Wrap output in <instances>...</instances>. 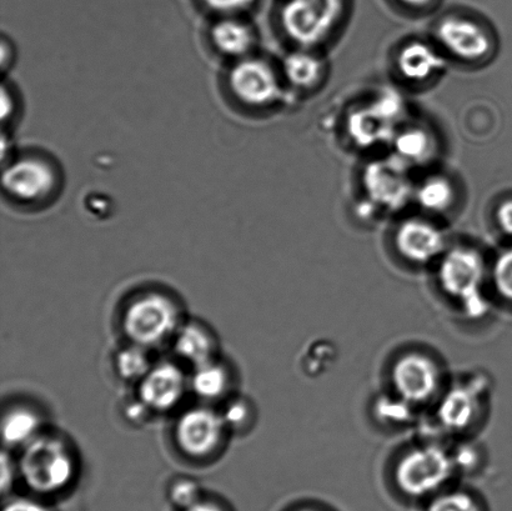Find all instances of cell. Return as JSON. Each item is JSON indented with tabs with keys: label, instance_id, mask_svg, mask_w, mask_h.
Wrapping results in <instances>:
<instances>
[{
	"label": "cell",
	"instance_id": "cell-33",
	"mask_svg": "<svg viewBox=\"0 0 512 511\" xmlns=\"http://www.w3.org/2000/svg\"><path fill=\"white\" fill-rule=\"evenodd\" d=\"M255 0H203L209 9L218 13H237L242 10L248 9L253 5Z\"/></svg>",
	"mask_w": 512,
	"mask_h": 511
},
{
	"label": "cell",
	"instance_id": "cell-38",
	"mask_svg": "<svg viewBox=\"0 0 512 511\" xmlns=\"http://www.w3.org/2000/svg\"><path fill=\"white\" fill-rule=\"evenodd\" d=\"M401 4L406 5V7L413 9H423L428 7L434 0H399Z\"/></svg>",
	"mask_w": 512,
	"mask_h": 511
},
{
	"label": "cell",
	"instance_id": "cell-13",
	"mask_svg": "<svg viewBox=\"0 0 512 511\" xmlns=\"http://www.w3.org/2000/svg\"><path fill=\"white\" fill-rule=\"evenodd\" d=\"M394 244L400 257L414 265L438 263L448 249L443 229L423 218H409L400 223Z\"/></svg>",
	"mask_w": 512,
	"mask_h": 511
},
{
	"label": "cell",
	"instance_id": "cell-14",
	"mask_svg": "<svg viewBox=\"0 0 512 511\" xmlns=\"http://www.w3.org/2000/svg\"><path fill=\"white\" fill-rule=\"evenodd\" d=\"M436 38L441 48L463 62H483L493 52L489 33L469 18L456 15L444 18L436 28Z\"/></svg>",
	"mask_w": 512,
	"mask_h": 511
},
{
	"label": "cell",
	"instance_id": "cell-29",
	"mask_svg": "<svg viewBox=\"0 0 512 511\" xmlns=\"http://www.w3.org/2000/svg\"><path fill=\"white\" fill-rule=\"evenodd\" d=\"M496 294L512 303V248L504 250L490 263V283Z\"/></svg>",
	"mask_w": 512,
	"mask_h": 511
},
{
	"label": "cell",
	"instance_id": "cell-8",
	"mask_svg": "<svg viewBox=\"0 0 512 511\" xmlns=\"http://www.w3.org/2000/svg\"><path fill=\"white\" fill-rule=\"evenodd\" d=\"M489 395L490 383L484 375L456 382L440 395L436 420L446 433L468 434L480 423Z\"/></svg>",
	"mask_w": 512,
	"mask_h": 511
},
{
	"label": "cell",
	"instance_id": "cell-19",
	"mask_svg": "<svg viewBox=\"0 0 512 511\" xmlns=\"http://www.w3.org/2000/svg\"><path fill=\"white\" fill-rule=\"evenodd\" d=\"M44 425L42 414L27 404H15L4 412L2 437L4 447L10 450L22 449L38 437Z\"/></svg>",
	"mask_w": 512,
	"mask_h": 511
},
{
	"label": "cell",
	"instance_id": "cell-27",
	"mask_svg": "<svg viewBox=\"0 0 512 511\" xmlns=\"http://www.w3.org/2000/svg\"><path fill=\"white\" fill-rule=\"evenodd\" d=\"M414 405L405 402L395 393L384 394L374 404L375 417L390 427H405L413 422Z\"/></svg>",
	"mask_w": 512,
	"mask_h": 511
},
{
	"label": "cell",
	"instance_id": "cell-1",
	"mask_svg": "<svg viewBox=\"0 0 512 511\" xmlns=\"http://www.w3.org/2000/svg\"><path fill=\"white\" fill-rule=\"evenodd\" d=\"M19 478L39 495L63 493L77 478L78 454L67 435L45 428L20 449Z\"/></svg>",
	"mask_w": 512,
	"mask_h": 511
},
{
	"label": "cell",
	"instance_id": "cell-21",
	"mask_svg": "<svg viewBox=\"0 0 512 511\" xmlns=\"http://www.w3.org/2000/svg\"><path fill=\"white\" fill-rule=\"evenodd\" d=\"M214 47L229 57H243L254 44L249 25L237 19H223L215 23L210 32Z\"/></svg>",
	"mask_w": 512,
	"mask_h": 511
},
{
	"label": "cell",
	"instance_id": "cell-10",
	"mask_svg": "<svg viewBox=\"0 0 512 511\" xmlns=\"http://www.w3.org/2000/svg\"><path fill=\"white\" fill-rule=\"evenodd\" d=\"M410 167L391 155L373 160L363 172V187L369 203L389 212H398L414 198Z\"/></svg>",
	"mask_w": 512,
	"mask_h": 511
},
{
	"label": "cell",
	"instance_id": "cell-2",
	"mask_svg": "<svg viewBox=\"0 0 512 511\" xmlns=\"http://www.w3.org/2000/svg\"><path fill=\"white\" fill-rule=\"evenodd\" d=\"M438 264L440 292L465 318L478 320L489 313L485 285L490 283V263L478 249L454 245L446 249Z\"/></svg>",
	"mask_w": 512,
	"mask_h": 511
},
{
	"label": "cell",
	"instance_id": "cell-24",
	"mask_svg": "<svg viewBox=\"0 0 512 511\" xmlns=\"http://www.w3.org/2000/svg\"><path fill=\"white\" fill-rule=\"evenodd\" d=\"M414 198L421 209L433 214L449 212L456 199L453 183L444 177H430L415 188Z\"/></svg>",
	"mask_w": 512,
	"mask_h": 511
},
{
	"label": "cell",
	"instance_id": "cell-34",
	"mask_svg": "<svg viewBox=\"0 0 512 511\" xmlns=\"http://www.w3.org/2000/svg\"><path fill=\"white\" fill-rule=\"evenodd\" d=\"M495 218L501 233L512 239V199H506L499 204Z\"/></svg>",
	"mask_w": 512,
	"mask_h": 511
},
{
	"label": "cell",
	"instance_id": "cell-37",
	"mask_svg": "<svg viewBox=\"0 0 512 511\" xmlns=\"http://www.w3.org/2000/svg\"><path fill=\"white\" fill-rule=\"evenodd\" d=\"M2 110L3 122H5L9 115H12L13 113V99L12 97H9L7 89L5 88L2 90Z\"/></svg>",
	"mask_w": 512,
	"mask_h": 511
},
{
	"label": "cell",
	"instance_id": "cell-22",
	"mask_svg": "<svg viewBox=\"0 0 512 511\" xmlns=\"http://www.w3.org/2000/svg\"><path fill=\"white\" fill-rule=\"evenodd\" d=\"M283 72L294 88L310 90L323 78L324 64L310 49L301 48L284 59Z\"/></svg>",
	"mask_w": 512,
	"mask_h": 511
},
{
	"label": "cell",
	"instance_id": "cell-12",
	"mask_svg": "<svg viewBox=\"0 0 512 511\" xmlns=\"http://www.w3.org/2000/svg\"><path fill=\"white\" fill-rule=\"evenodd\" d=\"M229 85L240 102L264 108L279 102L281 87L274 69L264 60L243 59L229 75Z\"/></svg>",
	"mask_w": 512,
	"mask_h": 511
},
{
	"label": "cell",
	"instance_id": "cell-17",
	"mask_svg": "<svg viewBox=\"0 0 512 511\" xmlns=\"http://www.w3.org/2000/svg\"><path fill=\"white\" fill-rule=\"evenodd\" d=\"M396 67L408 82L426 83L444 72L446 59L433 44L413 40L400 49Z\"/></svg>",
	"mask_w": 512,
	"mask_h": 511
},
{
	"label": "cell",
	"instance_id": "cell-36",
	"mask_svg": "<svg viewBox=\"0 0 512 511\" xmlns=\"http://www.w3.org/2000/svg\"><path fill=\"white\" fill-rule=\"evenodd\" d=\"M184 511H229L224 507L222 503L217 502V500H212L208 498H204L200 500L199 503L193 505L192 508H189Z\"/></svg>",
	"mask_w": 512,
	"mask_h": 511
},
{
	"label": "cell",
	"instance_id": "cell-23",
	"mask_svg": "<svg viewBox=\"0 0 512 511\" xmlns=\"http://www.w3.org/2000/svg\"><path fill=\"white\" fill-rule=\"evenodd\" d=\"M150 349L128 342L114 355V369L123 382L139 384L153 368Z\"/></svg>",
	"mask_w": 512,
	"mask_h": 511
},
{
	"label": "cell",
	"instance_id": "cell-15",
	"mask_svg": "<svg viewBox=\"0 0 512 511\" xmlns=\"http://www.w3.org/2000/svg\"><path fill=\"white\" fill-rule=\"evenodd\" d=\"M2 183L10 197L22 202H39L52 194L57 174L45 160L24 158L4 170Z\"/></svg>",
	"mask_w": 512,
	"mask_h": 511
},
{
	"label": "cell",
	"instance_id": "cell-28",
	"mask_svg": "<svg viewBox=\"0 0 512 511\" xmlns=\"http://www.w3.org/2000/svg\"><path fill=\"white\" fill-rule=\"evenodd\" d=\"M168 498L173 507L184 511L192 508L205 497L202 485L198 480L190 477H178L169 484Z\"/></svg>",
	"mask_w": 512,
	"mask_h": 511
},
{
	"label": "cell",
	"instance_id": "cell-11",
	"mask_svg": "<svg viewBox=\"0 0 512 511\" xmlns=\"http://www.w3.org/2000/svg\"><path fill=\"white\" fill-rule=\"evenodd\" d=\"M190 392V373L185 372L180 362L163 360L138 384L137 397L152 410L154 415L174 412Z\"/></svg>",
	"mask_w": 512,
	"mask_h": 511
},
{
	"label": "cell",
	"instance_id": "cell-5",
	"mask_svg": "<svg viewBox=\"0 0 512 511\" xmlns=\"http://www.w3.org/2000/svg\"><path fill=\"white\" fill-rule=\"evenodd\" d=\"M345 7L346 0H285L281 29L300 48L318 47L338 27Z\"/></svg>",
	"mask_w": 512,
	"mask_h": 511
},
{
	"label": "cell",
	"instance_id": "cell-26",
	"mask_svg": "<svg viewBox=\"0 0 512 511\" xmlns=\"http://www.w3.org/2000/svg\"><path fill=\"white\" fill-rule=\"evenodd\" d=\"M425 504V511H488L478 495L450 487Z\"/></svg>",
	"mask_w": 512,
	"mask_h": 511
},
{
	"label": "cell",
	"instance_id": "cell-30",
	"mask_svg": "<svg viewBox=\"0 0 512 511\" xmlns=\"http://www.w3.org/2000/svg\"><path fill=\"white\" fill-rule=\"evenodd\" d=\"M451 452L458 473L474 472L480 465V449L473 444H461L458 449Z\"/></svg>",
	"mask_w": 512,
	"mask_h": 511
},
{
	"label": "cell",
	"instance_id": "cell-31",
	"mask_svg": "<svg viewBox=\"0 0 512 511\" xmlns=\"http://www.w3.org/2000/svg\"><path fill=\"white\" fill-rule=\"evenodd\" d=\"M123 414L130 424L138 425V427L147 424L154 415L152 410L138 397L125 403Z\"/></svg>",
	"mask_w": 512,
	"mask_h": 511
},
{
	"label": "cell",
	"instance_id": "cell-7",
	"mask_svg": "<svg viewBox=\"0 0 512 511\" xmlns=\"http://www.w3.org/2000/svg\"><path fill=\"white\" fill-rule=\"evenodd\" d=\"M405 115L404 98L394 89H386L364 107L349 114L346 129L351 142L369 149L393 142Z\"/></svg>",
	"mask_w": 512,
	"mask_h": 511
},
{
	"label": "cell",
	"instance_id": "cell-4",
	"mask_svg": "<svg viewBox=\"0 0 512 511\" xmlns=\"http://www.w3.org/2000/svg\"><path fill=\"white\" fill-rule=\"evenodd\" d=\"M184 320L182 304L172 294L145 290L125 305L120 323L128 342L153 349L172 343Z\"/></svg>",
	"mask_w": 512,
	"mask_h": 511
},
{
	"label": "cell",
	"instance_id": "cell-20",
	"mask_svg": "<svg viewBox=\"0 0 512 511\" xmlns=\"http://www.w3.org/2000/svg\"><path fill=\"white\" fill-rule=\"evenodd\" d=\"M396 158L413 167L429 162L435 152V139L428 129L411 125L396 132L391 142Z\"/></svg>",
	"mask_w": 512,
	"mask_h": 511
},
{
	"label": "cell",
	"instance_id": "cell-9",
	"mask_svg": "<svg viewBox=\"0 0 512 511\" xmlns=\"http://www.w3.org/2000/svg\"><path fill=\"white\" fill-rule=\"evenodd\" d=\"M390 382L391 392L415 408L438 402L444 392L439 363L423 352L400 355L391 365Z\"/></svg>",
	"mask_w": 512,
	"mask_h": 511
},
{
	"label": "cell",
	"instance_id": "cell-25",
	"mask_svg": "<svg viewBox=\"0 0 512 511\" xmlns=\"http://www.w3.org/2000/svg\"><path fill=\"white\" fill-rule=\"evenodd\" d=\"M230 435H243L250 432L258 418L255 404L244 395L233 394L223 402L220 409Z\"/></svg>",
	"mask_w": 512,
	"mask_h": 511
},
{
	"label": "cell",
	"instance_id": "cell-18",
	"mask_svg": "<svg viewBox=\"0 0 512 511\" xmlns=\"http://www.w3.org/2000/svg\"><path fill=\"white\" fill-rule=\"evenodd\" d=\"M233 384L232 369L220 358L190 372V392L204 404L225 402L233 395Z\"/></svg>",
	"mask_w": 512,
	"mask_h": 511
},
{
	"label": "cell",
	"instance_id": "cell-39",
	"mask_svg": "<svg viewBox=\"0 0 512 511\" xmlns=\"http://www.w3.org/2000/svg\"><path fill=\"white\" fill-rule=\"evenodd\" d=\"M294 511H326V510L320 509L318 507H303V508H300V509H296Z\"/></svg>",
	"mask_w": 512,
	"mask_h": 511
},
{
	"label": "cell",
	"instance_id": "cell-6",
	"mask_svg": "<svg viewBox=\"0 0 512 511\" xmlns=\"http://www.w3.org/2000/svg\"><path fill=\"white\" fill-rule=\"evenodd\" d=\"M229 435L220 410L204 403L185 409L174 425L175 444L180 453L194 462L217 458Z\"/></svg>",
	"mask_w": 512,
	"mask_h": 511
},
{
	"label": "cell",
	"instance_id": "cell-32",
	"mask_svg": "<svg viewBox=\"0 0 512 511\" xmlns=\"http://www.w3.org/2000/svg\"><path fill=\"white\" fill-rule=\"evenodd\" d=\"M19 478L18 460L13 459L12 455L5 449L2 454V492L7 494L12 489L15 480Z\"/></svg>",
	"mask_w": 512,
	"mask_h": 511
},
{
	"label": "cell",
	"instance_id": "cell-16",
	"mask_svg": "<svg viewBox=\"0 0 512 511\" xmlns=\"http://www.w3.org/2000/svg\"><path fill=\"white\" fill-rule=\"evenodd\" d=\"M170 344L178 362L192 370L220 358L218 335L200 320L185 319Z\"/></svg>",
	"mask_w": 512,
	"mask_h": 511
},
{
	"label": "cell",
	"instance_id": "cell-3",
	"mask_svg": "<svg viewBox=\"0 0 512 511\" xmlns=\"http://www.w3.org/2000/svg\"><path fill=\"white\" fill-rule=\"evenodd\" d=\"M456 474L450 449L438 442H423L401 455L394 467L393 480L404 498L428 503L450 487Z\"/></svg>",
	"mask_w": 512,
	"mask_h": 511
},
{
	"label": "cell",
	"instance_id": "cell-35",
	"mask_svg": "<svg viewBox=\"0 0 512 511\" xmlns=\"http://www.w3.org/2000/svg\"><path fill=\"white\" fill-rule=\"evenodd\" d=\"M3 511H50L44 504L28 498L12 499Z\"/></svg>",
	"mask_w": 512,
	"mask_h": 511
}]
</instances>
